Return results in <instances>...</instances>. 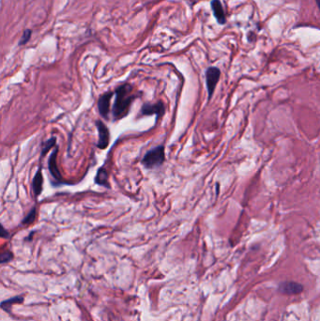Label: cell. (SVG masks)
<instances>
[{
	"label": "cell",
	"mask_w": 320,
	"mask_h": 321,
	"mask_svg": "<svg viewBox=\"0 0 320 321\" xmlns=\"http://www.w3.org/2000/svg\"><path fill=\"white\" fill-rule=\"evenodd\" d=\"M96 127L98 129L99 141L97 147L100 149H105L110 142V133L106 125L100 120L96 121Z\"/></svg>",
	"instance_id": "cell-5"
},
{
	"label": "cell",
	"mask_w": 320,
	"mask_h": 321,
	"mask_svg": "<svg viewBox=\"0 0 320 321\" xmlns=\"http://www.w3.org/2000/svg\"><path fill=\"white\" fill-rule=\"evenodd\" d=\"M220 76L221 71L216 67H209L206 71V83L209 98H211L213 95V92L220 80Z\"/></svg>",
	"instance_id": "cell-3"
},
{
	"label": "cell",
	"mask_w": 320,
	"mask_h": 321,
	"mask_svg": "<svg viewBox=\"0 0 320 321\" xmlns=\"http://www.w3.org/2000/svg\"><path fill=\"white\" fill-rule=\"evenodd\" d=\"M211 9L214 14V17L216 18L217 22L220 25H224L226 22L225 19V14L222 8V3L220 0H212L211 1Z\"/></svg>",
	"instance_id": "cell-9"
},
{
	"label": "cell",
	"mask_w": 320,
	"mask_h": 321,
	"mask_svg": "<svg viewBox=\"0 0 320 321\" xmlns=\"http://www.w3.org/2000/svg\"><path fill=\"white\" fill-rule=\"evenodd\" d=\"M42 187H43V176L41 169L39 168L32 180V190L36 197L40 196V194L42 193Z\"/></svg>",
	"instance_id": "cell-10"
},
{
	"label": "cell",
	"mask_w": 320,
	"mask_h": 321,
	"mask_svg": "<svg viewBox=\"0 0 320 321\" xmlns=\"http://www.w3.org/2000/svg\"><path fill=\"white\" fill-rule=\"evenodd\" d=\"M13 259V255L12 252L10 251H6L4 253L0 254V264L3 263H8Z\"/></svg>",
	"instance_id": "cell-16"
},
{
	"label": "cell",
	"mask_w": 320,
	"mask_h": 321,
	"mask_svg": "<svg viewBox=\"0 0 320 321\" xmlns=\"http://www.w3.org/2000/svg\"><path fill=\"white\" fill-rule=\"evenodd\" d=\"M316 1H317V4H318V6H319V7H320V0H316Z\"/></svg>",
	"instance_id": "cell-18"
},
{
	"label": "cell",
	"mask_w": 320,
	"mask_h": 321,
	"mask_svg": "<svg viewBox=\"0 0 320 321\" xmlns=\"http://www.w3.org/2000/svg\"><path fill=\"white\" fill-rule=\"evenodd\" d=\"M95 183L105 188H110V184H109V176L106 171L105 168L101 167L98 170V172L96 174L95 177Z\"/></svg>",
	"instance_id": "cell-11"
},
{
	"label": "cell",
	"mask_w": 320,
	"mask_h": 321,
	"mask_svg": "<svg viewBox=\"0 0 320 321\" xmlns=\"http://www.w3.org/2000/svg\"><path fill=\"white\" fill-rule=\"evenodd\" d=\"M9 237H10V233L0 223V238H2V239H9Z\"/></svg>",
	"instance_id": "cell-17"
},
{
	"label": "cell",
	"mask_w": 320,
	"mask_h": 321,
	"mask_svg": "<svg viewBox=\"0 0 320 321\" xmlns=\"http://www.w3.org/2000/svg\"><path fill=\"white\" fill-rule=\"evenodd\" d=\"M58 152H59V148L56 146V149L52 152V154L50 156L49 160H48V167H49L50 173L52 175V177L57 181L60 182L62 181V176L60 169L58 168V162H57Z\"/></svg>",
	"instance_id": "cell-7"
},
{
	"label": "cell",
	"mask_w": 320,
	"mask_h": 321,
	"mask_svg": "<svg viewBox=\"0 0 320 321\" xmlns=\"http://www.w3.org/2000/svg\"><path fill=\"white\" fill-rule=\"evenodd\" d=\"M303 290L302 284L296 282H283L279 285V291L283 294L287 295H296L300 293Z\"/></svg>",
	"instance_id": "cell-8"
},
{
	"label": "cell",
	"mask_w": 320,
	"mask_h": 321,
	"mask_svg": "<svg viewBox=\"0 0 320 321\" xmlns=\"http://www.w3.org/2000/svg\"><path fill=\"white\" fill-rule=\"evenodd\" d=\"M36 217H37V210H36V208H33L32 210L29 211V213L25 216V218L23 219L22 223L23 224H30V223H32V222L35 221Z\"/></svg>",
	"instance_id": "cell-14"
},
{
	"label": "cell",
	"mask_w": 320,
	"mask_h": 321,
	"mask_svg": "<svg viewBox=\"0 0 320 321\" xmlns=\"http://www.w3.org/2000/svg\"><path fill=\"white\" fill-rule=\"evenodd\" d=\"M134 87L130 84H124L118 87L115 91V101L113 105V117L115 120H122L130 112V108L134 100L138 97L134 92Z\"/></svg>",
	"instance_id": "cell-1"
},
{
	"label": "cell",
	"mask_w": 320,
	"mask_h": 321,
	"mask_svg": "<svg viewBox=\"0 0 320 321\" xmlns=\"http://www.w3.org/2000/svg\"><path fill=\"white\" fill-rule=\"evenodd\" d=\"M31 35H32V30L31 29H28V28L25 29L24 33H23V35H22L21 40H19V45L22 46V45L26 44L29 41V40L31 38Z\"/></svg>",
	"instance_id": "cell-15"
},
{
	"label": "cell",
	"mask_w": 320,
	"mask_h": 321,
	"mask_svg": "<svg viewBox=\"0 0 320 321\" xmlns=\"http://www.w3.org/2000/svg\"><path fill=\"white\" fill-rule=\"evenodd\" d=\"M165 113V106L162 101H158L156 103H145L143 104L140 115L141 116H151L156 115L157 119L162 118Z\"/></svg>",
	"instance_id": "cell-4"
},
{
	"label": "cell",
	"mask_w": 320,
	"mask_h": 321,
	"mask_svg": "<svg viewBox=\"0 0 320 321\" xmlns=\"http://www.w3.org/2000/svg\"><path fill=\"white\" fill-rule=\"evenodd\" d=\"M114 96L113 92H106L103 95H101L98 100V110L100 115L104 118L108 119V115L110 112V101L112 97Z\"/></svg>",
	"instance_id": "cell-6"
},
{
	"label": "cell",
	"mask_w": 320,
	"mask_h": 321,
	"mask_svg": "<svg viewBox=\"0 0 320 321\" xmlns=\"http://www.w3.org/2000/svg\"><path fill=\"white\" fill-rule=\"evenodd\" d=\"M24 301V297L23 296H16L11 298L9 300H6L4 301H2L0 303V308L5 310L6 312H9V310L12 307L13 304H16V303H21Z\"/></svg>",
	"instance_id": "cell-12"
},
{
	"label": "cell",
	"mask_w": 320,
	"mask_h": 321,
	"mask_svg": "<svg viewBox=\"0 0 320 321\" xmlns=\"http://www.w3.org/2000/svg\"><path fill=\"white\" fill-rule=\"evenodd\" d=\"M57 146V138L56 137H52L50 138L49 140H47L46 142L43 143L42 145V150H41V156H44L50 149L54 147Z\"/></svg>",
	"instance_id": "cell-13"
},
{
	"label": "cell",
	"mask_w": 320,
	"mask_h": 321,
	"mask_svg": "<svg viewBox=\"0 0 320 321\" xmlns=\"http://www.w3.org/2000/svg\"><path fill=\"white\" fill-rule=\"evenodd\" d=\"M164 160H165L164 146L160 145L159 147L152 148L151 150L148 151L145 154L141 162L146 168L153 169L160 166L164 162Z\"/></svg>",
	"instance_id": "cell-2"
}]
</instances>
